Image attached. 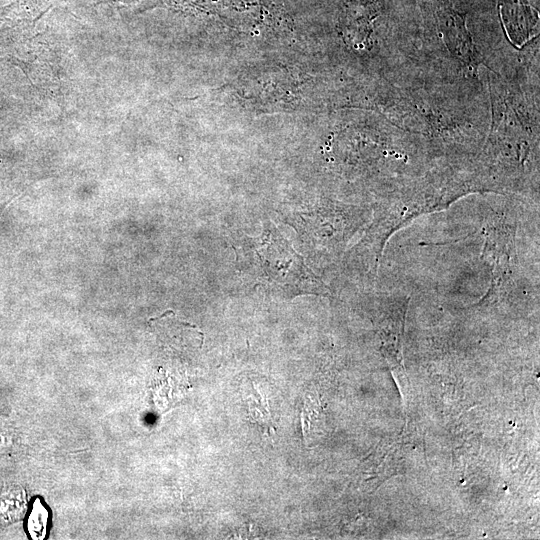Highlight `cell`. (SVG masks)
Listing matches in <instances>:
<instances>
[{"mask_svg":"<svg viewBox=\"0 0 540 540\" xmlns=\"http://www.w3.org/2000/svg\"><path fill=\"white\" fill-rule=\"evenodd\" d=\"M236 253L242 271L266 288L290 296L325 293L324 285L271 223L258 237L244 239Z\"/></svg>","mask_w":540,"mask_h":540,"instance_id":"6da1fadb","label":"cell"},{"mask_svg":"<svg viewBox=\"0 0 540 540\" xmlns=\"http://www.w3.org/2000/svg\"><path fill=\"white\" fill-rule=\"evenodd\" d=\"M505 26L515 40H523L535 23V15L527 0H498Z\"/></svg>","mask_w":540,"mask_h":540,"instance_id":"7a4b0ae2","label":"cell"},{"mask_svg":"<svg viewBox=\"0 0 540 540\" xmlns=\"http://www.w3.org/2000/svg\"><path fill=\"white\" fill-rule=\"evenodd\" d=\"M48 513L39 502L34 504L32 514L30 516V529L34 532V538H42L44 530L46 528Z\"/></svg>","mask_w":540,"mask_h":540,"instance_id":"3957f363","label":"cell"}]
</instances>
